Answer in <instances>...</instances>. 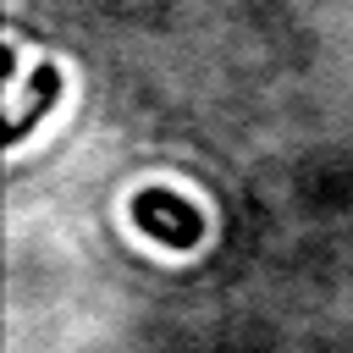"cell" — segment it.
<instances>
[{"instance_id":"1","label":"cell","mask_w":353,"mask_h":353,"mask_svg":"<svg viewBox=\"0 0 353 353\" xmlns=\"http://www.w3.org/2000/svg\"><path fill=\"white\" fill-rule=\"evenodd\" d=\"M132 226L165 248H199L204 243V210L171 188H138L132 193Z\"/></svg>"},{"instance_id":"2","label":"cell","mask_w":353,"mask_h":353,"mask_svg":"<svg viewBox=\"0 0 353 353\" xmlns=\"http://www.w3.org/2000/svg\"><path fill=\"white\" fill-rule=\"evenodd\" d=\"M55 99H61V72L44 61V66H33V77L22 83V99H17L11 116H6V143H22V138L55 110Z\"/></svg>"}]
</instances>
